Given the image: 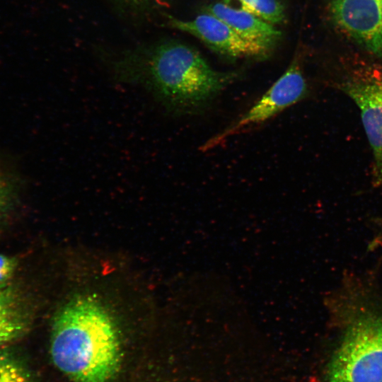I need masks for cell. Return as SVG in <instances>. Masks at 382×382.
Wrapping results in <instances>:
<instances>
[{"mask_svg": "<svg viewBox=\"0 0 382 382\" xmlns=\"http://www.w3.org/2000/svg\"><path fill=\"white\" fill-rule=\"evenodd\" d=\"M116 79L139 85L168 111L195 112L237 78L214 69L195 48L175 40L139 45L110 61Z\"/></svg>", "mask_w": 382, "mask_h": 382, "instance_id": "cell-1", "label": "cell"}, {"mask_svg": "<svg viewBox=\"0 0 382 382\" xmlns=\"http://www.w3.org/2000/svg\"><path fill=\"white\" fill-rule=\"evenodd\" d=\"M50 353L54 366L75 382H107L119 372L122 349L113 316L95 296L79 294L55 313Z\"/></svg>", "mask_w": 382, "mask_h": 382, "instance_id": "cell-2", "label": "cell"}, {"mask_svg": "<svg viewBox=\"0 0 382 382\" xmlns=\"http://www.w3.org/2000/svg\"><path fill=\"white\" fill-rule=\"evenodd\" d=\"M328 382H382V316L364 313L348 325L328 371Z\"/></svg>", "mask_w": 382, "mask_h": 382, "instance_id": "cell-3", "label": "cell"}, {"mask_svg": "<svg viewBox=\"0 0 382 382\" xmlns=\"http://www.w3.org/2000/svg\"><path fill=\"white\" fill-rule=\"evenodd\" d=\"M308 86L300 59L295 56L283 74L243 115L201 146L207 151L223 144L233 136L264 124L286 108L303 100Z\"/></svg>", "mask_w": 382, "mask_h": 382, "instance_id": "cell-4", "label": "cell"}, {"mask_svg": "<svg viewBox=\"0 0 382 382\" xmlns=\"http://www.w3.org/2000/svg\"><path fill=\"white\" fill-rule=\"evenodd\" d=\"M341 86L360 110L374 155L375 180L382 185V69L360 72Z\"/></svg>", "mask_w": 382, "mask_h": 382, "instance_id": "cell-5", "label": "cell"}, {"mask_svg": "<svg viewBox=\"0 0 382 382\" xmlns=\"http://www.w3.org/2000/svg\"><path fill=\"white\" fill-rule=\"evenodd\" d=\"M167 23L170 27L196 37L214 52L230 59H262L270 53L241 37L221 19L205 12L188 21L168 16Z\"/></svg>", "mask_w": 382, "mask_h": 382, "instance_id": "cell-6", "label": "cell"}, {"mask_svg": "<svg viewBox=\"0 0 382 382\" xmlns=\"http://www.w3.org/2000/svg\"><path fill=\"white\" fill-rule=\"evenodd\" d=\"M330 7L340 28L382 57V0H330Z\"/></svg>", "mask_w": 382, "mask_h": 382, "instance_id": "cell-7", "label": "cell"}, {"mask_svg": "<svg viewBox=\"0 0 382 382\" xmlns=\"http://www.w3.org/2000/svg\"><path fill=\"white\" fill-rule=\"evenodd\" d=\"M204 12L221 19L241 37L270 52L280 40L282 33L273 24L224 3L210 4Z\"/></svg>", "mask_w": 382, "mask_h": 382, "instance_id": "cell-8", "label": "cell"}, {"mask_svg": "<svg viewBox=\"0 0 382 382\" xmlns=\"http://www.w3.org/2000/svg\"><path fill=\"white\" fill-rule=\"evenodd\" d=\"M33 320L31 304L22 289L8 284L0 287V349L21 338Z\"/></svg>", "mask_w": 382, "mask_h": 382, "instance_id": "cell-9", "label": "cell"}, {"mask_svg": "<svg viewBox=\"0 0 382 382\" xmlns=\"http://www.w3.org/2000/svg\"><path fill=\"white\" fill-rule=\"evenodd\" d=\"M223 3L273 25L281 23L285 18L284 7L279 0H223Z\"/></svg>", "mask_w": 382, "mask_h": 382, "instance_id": "cell-10", "label": "cell"}, {"mask_svg": "<svg viewBox=\"0 0 382 382\" xmlns=\"http://www.w3.org/2000/svg\"><path fill=\"white\" fill-rule=\"evenodd\" d=\"M0 382H35L24 364L13 353L0 349Z\"/></svg>", "mask_w": 382, "mask_h": 382, "instance_id": "cell-11", "label": "cell"}, {"mask_svg": "<svg viewBox=\"0 0 382 382\" xmlns=\"http://www.w3.org/2000/svg\"><path fill=\"white\" fill-rule=\"evenodd\" d=\"M17 188L13 179L0 167V227L8 221L16 204Z\"/></svg>", "mask_w": 382, "mask_h": 382, "instance_id": "cell-12", "label": "cell"}, {"mask_svg": "<svg viewBox=\"0 0 382 382\" xmlns=\"http://www.w3.org/2000/svg\"><path fill=\"white\" fill-rule=\"evenodd\" d=\"M120 7L134 15H146L165 8L169 0H114Z\"/></svg>", "mask_w": 382, "mask_h": 382, "instance_id": "cell-13", "label": "cell"}, {"mask_svg": "<svg viewBox=\"0 0 382 382\" xmlns=\"http://www.w3.org/2000/svg\"><path fill=\"white\" fill-rule=\"evenodd\" d=\"M18 267V260L0 254V287L8 284Z\"/></svg>", "mask_w": 382, "mask_h": 382, "instance_id": "cell-14", "label": "cell"}]
</instances>
